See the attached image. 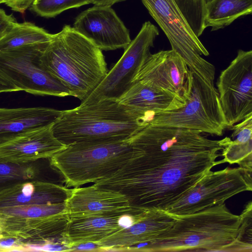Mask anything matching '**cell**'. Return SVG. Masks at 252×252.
Here are the masks:
<instances>
[{
  "label": "cell",
  "instance_id": "6",
  "mask_svg": "<svg viewBox=\"0 0 252 252\" xmlns=\"http://www.w3.org/2000/svg\"><path fill=\"white\" fill-rule=\"evenodd\" d=\"M134 155L128 140L67 146L50 158L51 165L62 177L66 187L77 188L110 175Z\"/></svg>",
  "mask_w": 252,
  "mask_h": 252
},
{
  "label": "cell",
  "instance_id": "31",
  "mask_svg": "<svg viewBox=\"0 0 252 252\" xmlns=\"http://www.w3.org/2000/svg\"><path fill=\"white\" fill-rule=\"evenodd\" d=\"M71 251L101 252V250L97 243L86 242L72 246L69 252Z\"/></svg>",
  "mask_w": 252,
  "mask_h": 252
},
{
  "label": "cell",
  "instance_id": "19",
  "mask_svg": "<svg viewBox=\"0 0 252 252\" xmlns=\"http://www.w3.org/2000/svg\"><path fill=\"white\" fill-rule=\"evenodd\" d=\"M71 189L56 183L33 181L0 191V208L64 202Z\"/></svg>",
  "mask_w": 252,
  "mask_h": 252
},
{
  "label": "cell",
  "instance_id": "1",
  "mask_svg": "<svg viewBox=\"0 0 252 252\" xmlns=\"http://www.w3.org/2000/svg\"><path fill=\"white\" fill-rule=\"evenodd\" d=\"M194 130L148 124L128 141L134 155L121 168L94 183L125 195L131 207L165 211L215 166L222 140Z\"/></svg>",
  "mask_w": 252,
  "mask_h": 252
},
{
  "label": "cell",
  "instance_id": "23",
  "mask_svg": "<svg viewBox=\"0 0 252 252\" xmlns=\"http://www.w3.org/2000/svg\"><path fill=\"white\" fill-rule=\"evenodd\" d=\"M230 128L231 138L222 139V163H236L252 172V115Z\"/></svg>",
  "mask_w": 252,
  "mask_h": 252
},
{
  "label": "cell",
  "instance_id": "30",
  "mask_svg": "<svg viewBox=\"0 0 252 252\" xmlns=\"http://www.w3.org/2000/svg\"><path fill=\"white\" fill-rule=\"evenodd\" d=\"M33 0H4V3L13 11L24 14Z\"/></svg>",
  "mask_w": 252,
  "mask_h": 252
},
{
  "label": "cell",
  "instance_id": "14",
  "mask_svg": "<svg viewBox=\"0 0 252 252\" xmlns=\"http://www.w3.org/2000/svg\"><path fill=\"white\" fill-rule=\"evenodd\" d=\"M73 28L102 51L125 49L131 41L128 30L111 6L94 5L83 11Z\"/></svg>",
  "mask_w": 252,
  "mask_h": 252
},
{
  "label": "cell",
  "instance_id": "5",
  "mask_svg": "<svg viewBox=\"0 0 252 252\" xmlns=\"http://www.w3.org/2000/svg\"><path fill=\"white\" fill-rule=\"evenodd\" d=\"M68 218L65 202L0 208V239H16L22 251H40L53 243L70 247L65 235Z\"/></svg>",
  "mask_w": 252,
  "mask_h": 252
},
{
  "label": "cell",
  "instance_id": "34",
  "mask_svg": "<svg viewBox=\"0 0 252 252\" xmlns=\"http://www.w3.org/2000/svg\"><path fill=\"white\" fill-rule=\"evenodd\" d=\"M4 0H0V4L4 3Z\"/></svg>",
  "mask_w": 252,
  "mask_h": 252
},
{
  "label": "cell",
  "instance_id": "2",
  "mask_svg": "<svg viewBox=\"0 0 252 252\" xmlns=\"http://www.w3.org/2000/svg\"><path fill=\"white\" fill-rule=\"evenodd\" d=\"M150 121L117 100L105 99L62 111L51 129L66 146L112 143L128 140Z\"/></svg>",
  "mask_w": 252,
  "mask_h": 252
},
{
  "label": "cell",
  "instance_id": "9",
  "mask_svg": "<svg viewBox=\"0 0 252 252\" xmlns=\"http://www.w3.org/2000/svg\"><path fill=\"white\" fill-rule=\"evenodd\" d=\"M49 42L0 51V72L18 91L39 95L72 96L41 63V54Z\"/></svg>",
  "mask_w": 252,
  "mask_h": 252
},
{
  "label": "cell",
  "instance_id": "12",
  "mask_svg": "<svg viewBox=\"0 0 252 252\" xmlns=\"http://www.w3.org/2000/svg\"><path fill=\"white\" fill-rule=\"evenodd\" d=\"M228 128L252 115V51L240 49L217 83Z\"/></svg>",
  "mask_w": 252,
  "mask_h": 252
},
{
  "label": "cell",
  "instance_id": "21",
  "mask_svg": "<svg viewBox=\"0 0 252 252\" xmlns=\"http://www.w3.org/2000/svg\"><path fill=\"white\" fill-rule=\"evenodd\" d=\"M65 205L68 215L111 212L131 206L128 199L122 193L99 188L93 185L71 189Z\"/></svg>",
  "mask_w": 252,
  "mask_h": 252
},
{
  "label": "cell",
  "instance_id": "18",
  "mask_svg": "<svg viewBox=\"0 0 252 252\" xmlns=\"http://www.w3.org/2000/svg\"><path fill=\"white\" fill-rule=\"evenodd\" d=\"M117 100L150 120L155 114L178 109L186 103L179 94L140 81L134 82Z\"/></svg>",
  "mask_w": 252,
  "mask_h": 252
},
{
  "label": "cell",
  "instance_id": "26",
  "mask_svg": "<svg viewBox=\"0 0 252 252\" xmlns=\"http://www.w3.org/2000/svg\"><path fill=\"white\" fill-rule=\"evenodd\" d=\"M212 0H174L190 29L199 37L205 29V7Z\"/></svg>",
  "mask_w": 252,
  "mask_h": 252
},
{
  "label": "cell",
  "instance_id": "22",
  "mask_svg": "<svg viewBox=\"0 0 252 252\" xmlns=\"http://www.w3.org/2000/svg\"><path fill=\"white\" fill-rule=\"evenodd\" d=\"M55 171L50 164L49 158L16 162L0 158V191L29 181L55 183L51 177L52 172Z\"/></svg>",
  "mask_w": 252,
  "mask_h": 252
},
{
  "label": "cell",
  "instance_id": "35",
  "mask_svg": "<svg viewBox=\"0 0 252 252\" xmlns=\"http://www.w3.org/2000/svg\"><path fill=\"white\" fill-rule=\"evenodd\" d=\"M0 252H1V250H0Z\"/></svg>",
  "mask_w": 252,
  "mask_h": 252
},
{
  "label": "cell",
  "instance_id": "17",
  "mask_svg": "<svg viewBox=\"0 0 252 252\" xmlns=\"http://www.w3.org/2000/svg\"><path fill=\"white\" fill-rule=\"evenodd\" d=\"M51 126L26 132L0 145V158L16 162L50 158L67 146L55 137Z\"/></svg>",
  "mask_w": 252,
  "mask_h": 252
},
{
  "label": "cell",
  "instance_id": "10",
  "mask_svg": "<svg viewBox=\"0 0 252 252\" xmlns=\"http://www.w3.org/2000/svg\"><path fill=\"white\" fill-rule=\"evenodd\" d=\"M158 35L159 31L156 26L150 21L143 23L139 33L125 49L120 60L81 104L119 98L133 83L151 54L150 49Z\"/></svg>",
  "mask_w": 252,
  "mask_h": 252
},
{
  "label": "cell",
  "instance_id": "24",
  "mask_svg": "<svg viewBox=\"0 0 252 252\" xmlns=\"http://www.w3.org/2000/svg\"><path fill=\"white\" fill-rule=\"evenodd\" d=\"M252 12V0H212L207 4L204 25L211 31L223 29Z\"/></svg>",
  "mask_w": 252,
  "mask_h": 252
},
{
  "label": "cell",
  "instance_id": "8",
  "mask_svg": "<svg viewBox=\"0 0 252 252\" xmlns=\"http://www.w3.org/2000/svg\"><path fill=\"white\" fill-rule=\"evenodd\" d=\"M167 36L171 49L185 61L189 69L214 83L215 68L201 56L209 53L193 33L174 0H141Z\"/></svg>",
  "mask_w": 252,
  "mask_h": 252
},
{
  "label": "cell",
  "instance_id": "27",
  "mask_svg": "<svg viewBox=\"0 0 252 252\" xmlns=\"http://www.w3.org/2000/svg\"><path fill=\"white\" fill-rule=\"evenodd\" d=\"M92 3L91 0H33L30 10L45 17H55L64 11Z\"/></svg>",
  "mask_w": 252,
  "mask_h": 252
},
{
  "label": "cell",
  "instance_id": "13",
  "mask_svg": "<svg viewBox=\"0 0 252 252\" xmlns=\"http://www.w3.org/2000/svg\"><path fill=\"white\" fill-rule=\"evenodd\" d=\"M145 214L144 210L130 206L111 212L68 215L65 235L70 247L83 243H98L137 222Z\"/></svg>",
  "mask_w": 252,
  "mask_h": 252
},
{
  "label": "cell",
  "instance_id": "25",
  "mask_svg": "<svg viewBox=\"0 0 252 252\" xmlns=\"http://www.w3.org/2000/svg\"><path fill=\"white\" fill-rule=\"evenodd\" d=\"M52 36V34L33 23L17 22L0 40V51L28 44L48 42Z\"/></svg>",
  "mask_w": 252,
  "mask_h": 252
},
{
  "label": "cell",
  "instance_id": "32",
  "mask_svg": "<svg viewBox=\"0 0 252 252\" xmlns=\"http://www.w3.org/2000/svg\"><path fill=\"white\" fill-rule=\"evenodd\" d=\"M18 91L17 88L0 72V93Z\"/></svg>",
  "mask_w": 252,
  "mask_h": 252
},
{
  "label": "cell",
  "instance_id": "11",
  "mask_svg": "<svg viewBox=\"0 0 252 252\" xmlns=\"http://www.w3.org/2000/svg\"><path fill=\"white\" fill-rule=\"evenodd\" d=\"M252 172L241 167L211 171L167 212L176 215L221 205L228 199L252 190Z\"/></svg>",
  "mask_w": 252,
  "mask_h": 252
},
{
  "label": "cell",
  "instance_id": "7",
  "mask_svg": "<svg viewBox=\"0 0 252 252\" xmlns=\"http://www.w3.org/2000/svg\"><path fill=\"white\" fill-rule=\"evenodd\" d=\"M180 108L155 114L149 124L222 136L227 124L214 83L189 70Z\"/></svg>",
  "mask_w": 252,
  "mask_h": 252
},
{
  "label": "cell",
  "instance_id": "16",
  "mask_svg": "<svg viewBox=\"0 0 252 252\" xmlns=\"http://www.w3.org/2000/svg\"><path fill=\"white\" fill-rule=\"evenodd\" d=\"M189 70L175 51L161 50L149 55L134 82H146L183 96Z\"/></svg>",
  "mask_w": 252,
  "mask_h": 252
},
{
  "label": "cell",
  "instance_id": "28",
  "mask_svg": "<svg viewBox=\"0 0 252 252\" xmlns=\"http://www.w3.org/2000/svg\"><path fill=\"white\" fill-rule=\"evenodd\" d=\"M241 222L234 245V252H252V203L250 201L240 215Z\"/></svg>",
  "mask_w": 252,
  "mask_h": 252
},
{
  "label": "cell",
  "instance_id": "15",
  "mask_svg": "<svg viewBox=\"0 0 252 252\" xmlns=\"http://www.w3.org/2000/svg\"><path fill=\"white\" fill-rule=\"evenodd\" d=\"M177 215L161 210H148L131 226L124 228L97 243L101 252L134 251L156 240L172 227Z\"/></svg>",
  "mask_w": 252,
  "mask_h": 252
},
{
  "label": "cell",
  "instance_id": "3",
  "mask_svg": "<svg viewBox=\"0 0 252 252\" xmlns=\"http://www.w3.org/2000/svg\"><path fill=\"white\" fill-rule=\"evenodd\" d=\"M43 67L71 92L83 100L106 75L102 50L70 25H65L51 40L40 57Z\"/></svg>",
  "mask_w": 252,
  "mask_h": 252
},
{
  "label": "cell",
  "instance_id": "29",
  "mask_svg": "<svg viewBox=\"0 0 252 252\" xmlns=\"http://www.w3.org/2000/svg\"><path fill=\"white\" fill-rule=\"evenodd\" d=\"M17 22L12 14H8L5 10L0 8V40Z\"/></svg>",
  "mask_w": 252,
  "mask_h": 252
},
{
  "label": "cell",
  "instance_id": "20",
  "mask_svg": "<svg viewBox=\"0 0 252 252\" xmlns=\"http://www.w3.org/2000/svg\"><path fill=\"white\" fill-rule=\"evenodd\" d=\"M61 113L43 107L0 108V145L26 132L52 125Z\"/></svg>",
  "mask_w": 252,
  "mask_h": 252
},
{
  "label": "cell",
  "instance_id": "4",
  "mask_svg": "<svg viewBox=\"0 0 252 252\" xmlns=\"http://www.w3.org/2000/svg\"><path fill=\"white\" fill-rule=\"evenodd\" d=\"M241 222L224 203L195 213L177 215L171 227L137 252H233Z\"/></svg>",
  "mask_w": 252,
  "mask_h": 252
},
{
  "label": "cell",
  "instance_id": "33",
  "mask_svg": "<svg viewBox=\"0 0 252 252\" xmlns=\"http://www.w3.org/2000/svg\"><path fill=\"white\" fill-rule=\"evenodd\" d=\"M94 5L111 6L116 3L125 1L126 0H91Z\"/></svg>",
  "mask_w": 252,
  "mask_h": 252
}]
</instances>
